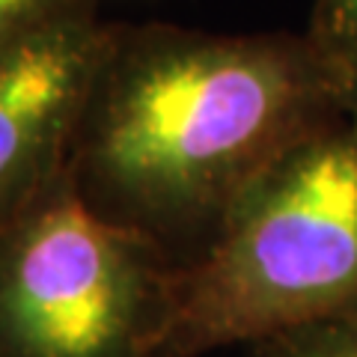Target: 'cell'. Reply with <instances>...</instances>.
<instances>
[{"label": "cell", "mask_w": 357, "mask_h": 357, "mask_svg": "<svg viewBox=\"0 0 357 357\" xmlns=\"http://www.w3.org/2000/svg\"><path fill=\"white\" fill-rule=\"evenodd\" d=\"M304 33L331 69L345 110L357 116V0H316Z\"/></svg>", "instance_id": "5b68a950"}, {"label": "cell", "mask_w": 357, "mask_h": 357, "mask_svg": "<svg viewBox=\"0 0 357 357\" xmlns=\"http://www.w3.org/2000/svg\"><path fill=\"white\" fill-rule=\"evenodd\" d=\"M357 312V116L286 152L178 268L158 357H199Z\"/></svg>", "instance_id": "7a4b0ae2"}, {"label": "cell", "mask_w": 357, "mask_h": 357, "mask_svg": "<svg viewBox=\"0 0 357 357\" xmlns=\"http://www.w3.org/2000/svg\"><path fill=\"white\" fill-rule=\"evenodd\" d=\"M98 13V0H0V51L60 18Z\"/></svg>", "instance_id": "52a82bcc"}, {"label": "cell", "mask_w": 357, "mask_h": 357, "mask_svg": "<svg viewBox=\"0 0 357 357\" xmlns=\"http://www.w3.org/2000/svg\"><path fill=\"white\" fill-rule=\"evenodd\" d=\"M178 265L98 218L66 161L0 206V357H158Z\"/></svg>", "instance_id": "3957f363"}, {"label": "cell", "mask_w": 357, "mask_h": 357, "mask_svg": "<svg viewBox=\"0 0 357 357\" xmlns=\"http://www.w3.org/2000/svg\"><path fill=\"white\" fill-rule=\"evenodd\" d=\"M250 349V357H357V312L289 328Z\"/></svg>", "instance_id": "8992f818"}, {"label": "cell", "mask_w": 357, "mask_h": 357, "mask_svg": "<svg viewBox=\"0 0 357 357\" xmlns=\"http://www.w3.org/2000/svg\"><path fill=\"white\" fill-rule=\"evenodd\" d=\"M105 24L98 13L69 15L0 51V206L63 167Z\"/></svg>", "instance_id": "277c9868"}, {"label": "cell", "mask_w": 357, "mask_h": 357, "mask_svg": "<svg viewBox=\"0 0 357 357\" xmlns=\"http://www.w3.org/2000/svg\"><path fill=\"white\" fill-rule=\"evenodd\" d=\"M345 114L307 33L107 21L66 173L98 218L185 268L286 152Z\"/></svg>", "instance_id": "6da1fadb"}]
</instances>
